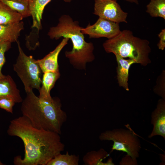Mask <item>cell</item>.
<instances>
[{"label":"cell","instance_id":"cell-1","mask_svg":"<svg viewBox=\"0 0 165 165\" xmlns=\"http://www.w3.org/2000/svg\"><path fill=\"white\" fill-rule=\"evenodd\" d=\"M7 133L20 138L24 145V157L15 156L13 161L15 165H47L64 150L60 134L34 127L23 116L10 121Z\"/></svg>","mask_w":165,"mask_h":165},{"label":"cell","instance_id":"cell-2","mask_svg":"<svg viewBox=\"0 0 165 165\" xmlns=\"http://www.w3.org/2000/svg\"><path fill=\"white\" fill-rule=\"evenodd\" d=\"M26 93L21 102L23 116L34 127L61 134L62 127L67 117L66 112L61 109L60 100L55 98L50 101L41 99L33 90Z\"/></svg>","mask_w":165,"mask_h":165},{"label":"cell","instance_id":"cell-3","mask_svg":"<svg viewBox=\"0 0 165 165\" xmlns=\"http://www.w3.org/2000/svg\"><path fill=\"white\" fill-rule=\"evenodd\" d=\"M82 28L78 21L73 20L68 15H64L59 18L56 26L50 28L48 35L52 39L57 40L61 37L71 39L72 49L71 51L66 52L65 56L72 64L84 66L87 62L92 61L94 57L93 44L85 41L81 32Z\"/></svg>","mask_w":165,"mask_h":165},{"label":"cell","instance_id":"cell-4","mask_svg":"<svg viewBox=\"0 0 165 165\" xmlns=\"http://www.w3.org/2000/svg\"><path fill=\"white\" fill-rule=\"evenodd\" d=\"M149 44L148 40L135 37L131 31L125 30L107 40L103 46L107 53L118 54L123 58L128 57L133 60L136 63L145 66L151 62Z\"/></svg>","mask_w":165,"mask_h":165},{"label":"cell","instance_id":"cell-5","mask_svg":"<svg viewBox=\"0 0 165 165\" xmlns=\"http://www.w3.org/2000/svg\"><path fill=\"white\" fill-rule=\"evenodd\" d=\"M126 126L128 129L121 128L106 130L101 134L99 139L101 141L113 142L111 152L114 150L123 152L132 159H136L139 156L140 141L129 125Z\"/></svg>","mask_w":165,"mask_h":165},{"label":"cell","instance_id":"cell-6","mask_svg":"<svg viewBox=\"0 0 165 165\" xmlns=\"http://www.w3.org/2000/svg\"><path fill=\"white\" fill-rule=\"evenodd\" d=\"M17 42L19 53L16 63L13 65V70L24 84L26 93L34 89L39 90L42 83L41 70L36 60L31 56H27L19 42Z\"/></svg>","mask_w":165,"mask_h":165},{"label":"cell","instance_id":"cell-7","mask_svg":"<svg viewBox=\"0 0 165 165\" xmlns=\"http://www.w3.org/2000/svg\"><path fill=\"white\" fill-rule=\"evenodd\" d=\"M94 14L112 22L127 23L128 13L114 0H95Z\"/></svg>","mask_w":165,"mask_h":165},{"label":"cell","instance_id":"cell-8","mask_svg":"<svg viewBox=\"0 0 165 165\" xmlns=\"http://www.w3.org/2000/svg\"><path fill=\"white\" fill-rule=\"evenodd\" d=\"M81 30L83 34L88 35L90 38L105 37L108 39L116 36L121 31L119 23L100 17L94 24H89Z\"/></svg>","mask_w":165,"mask_h":165},{"label":"cell","instance_id":"cell-9","mask_svg":"<svg viewBox=\"0 0 165 165\" xmlns=\"http://www.w3.org/2000/svg\"><path fill=\"white\" fill-rule=\"evenodd\" d=\"M151 123L153 126L152 130L148 136L151 138L159 135L165 140V101L162 99L159 100L157 107L151 114Z\"/></svg>","mask_w":165,"mask_h":165},{"label":"cell","instance_id":"cell-10","mask_svg":"<svg viewBox=\"0 0 165 165\" xmlns=\"http://www.w3.org/2000/svg\"><path fill=\"white\" fill-rule=\"evenodd\" d=\"M69 40L68 38H64L53 51L42 59L36 60L42 72H59L58 56L62 49L68 44Z\"/></svg>","mask_w":165,"mask_h":165},{"label":"cell","instance_id":"cell-11","mask_svg":"<svg viewBox=\"0 0 165 165\" xmlns=\"http://www.w3.org/2000/svg\"><path fill=\"white\" fill-rule=\"evenodd\" d=\"M24 29L22 21L15 23L0 24V43L17 42L20 32Z\"/></svg>","mask_w":165,"mask_h":165},{"label":"cell","instance_id":"cell-12","mask_svg":"<svg viewBox=\"0 0 165 165\" xmlns=\"http://www.w3.org/2000/svg\"><path fill=\"white\" fill-rule=\"evenodd\" d=\"M70 2L72 0H63ZM51 0H29V8L32 19V27L39 31L42 28L41 20L44 9Z\"/></svg>","mask_w":165,"mask_h":165},{"label":"cell","instance_id":"cell-13","mask_svg":"<svg viewBox=\"0 0 165 165\" xmlns=\"http://www.w3.org/2000/svg\"><path fill=\"white\" fill-rule=\"evenodd\" d=\"M4 97L12 98L16 103H21L23 101L15 82L9 75L0 79V98Z\"/></svg>","mask_w":165,"mask_h":165},{"label":"cell","instance_id":"cell-14","mask_svg":"<svg viewBox=\"0 0 165 165\" xmlns=\"http://www.w3.org/2000/svg\"><path fill=\"white\" fill-rule=\"evenodd\" d=\"M60 76L59 72H49L43 73L42 79V86L38 90L39 93L38 97L40 98L47 101H50L52 99L50 92Z\"/></svg>","mask_w":165,"mask_h":165},{"label":"cell","instance_id":"cell-15","mask_svg":"<svg viewBox=\"0 0 165 165\" xmlns=\"http://www.w3.org/2000/svg\"><path fill=\"white\" fill-rule=\"evenodd\" d=\"M115 55L118 64L117 71L118 83L120 86L128 91L129 70L131 65L136 63L133 59L130 58L125 59L119 55Z\"/></svg>","mask_w":165,"mask_h":165},{"label":"cell","instance_id":"cell-16","mask_svg":"<svg viewBox=\"0 0 165 165\" xmlns=\"http://www.w3.org/2000/svg\"><path fill=\"white\" fill-rule=\"evenodd\" d=\"M109 154L103 148L97 151L87 152L83 156V161L85 165H114L112 159L110 158L105 162L103 160L109 156Z\"/></svg>","mask_w":165,"mask_h":165},{"label":"cell","instance_id":"cell-17","mask_svg":"<svg viewBox=\"0 0 165 165\" xmlns=\"http://www.w3.org/2000/svg\"><path fill=\"white\" fill-rule=\"evenodd\" d=\"M23 18L19 13L0 2V24L15 23Z\"/></svg>","mask_w":165,"mask_h":165},{"label":"cell","instance_id":"cell-18","mask_svg":"<svg viewBox=\"0 0 165 165\" xmlns=\"http://www.w3.org/2000/svg\"><path fill=\"white\" fill-rule=\"evenodd\" d=\"M0 2L19 13L23 18L31 16L29 0H0Z\"/></svg>","mask_w":165,"mask_h":165},{"label":"cell","instance_id":"cell-19","mask_svg":"<svg viewBox=\"0 0 165 165\" xmlns=\"http://www.w3.org/2000/svg\"><path fill=\"white\" fill-rule=\"evenodd\" d=\"M79 156L70 155L68 151L66 153H61L56 156L47 164V165H78Z\"/></svg>","mask_w":165,"mask_h":165},{"label":"cell","instance_id":"cell-20","mask_svg":"<svg viewBox=\"0 0 165 165\" xmlns=\"http://www.w3.org/2000/svg\"><path fill=\"white\" fill-rule=\"evenodd\" d=\"M146 8V12L151 16L165 19V0H150Z\"/></svg>","mask_w":165,"mask_h":165},{"label":"cell","instance_id":"cell-21","mask_svg":"<svg viewBox=\"0 0 165 165\" xmlns=\"http://www.w3.org/2000/svg\"><path fill=\"white\" fill-rule=\"evenodd\" d=\"M11 43L9 42L0 43V79L6 76L2 73V69L6 62L5 53L11 48Z\"/></svg>","mask_w":165,"mask_h":165},{"label":"cell","instance_id":"cell-22","mask_svg":"<svg viewBox=\"0 0 165 165\" xmlns=\"http://www.w3.org/2000/svg\"><path fill=\"white\" fill-rule=\"evenodd\" d=\"M15 103L13 99L9 97L0 98V108L11 113H13V108Z\"/></svg>","mask_w":165,"mask_h":165},{"label":"cell","instance_id":"cell-23","mask_svg":"<svg viewBox=\"0 0 165 165\" xmlns=\"http://www.w3.org/2000/svg\"><path fill=\"white\" fill-rule=\"evenodd\" d=\"M121 165H137V159H134L131 157L127 155L122 158L119 163Z\"/></svg>","mask_w":165,"mask_h":165},{"label":"cell","instance_id":"cell-24","mask_svg":"<svg viewBox=\"0 0 165 165\" xmlns=\"http://www.w3.org/2000/svg\"><path fill=\"white\" fill-rule=\"evenodd\" d=\"M160 40L157 44L159 49L163 50L165 47V29H163L158 34Z\"/></svg>","mask_w":165,"mask_h":165},{"label":"cell","instance_id":"cell-25","mask_svg":"<svg viewBox=\"0 0 165 165\" xmlns=\"http://www.w3.org/2000/svg\"><path fill=\"white\" fill-rule=\"evenodd\" d=\"M116 1H117V0H114ZM127 1L132 2V3H134L136 4H138V0H125Z\"/></svg>","mask_w":165,"mask_h":165},{"label":"cell","instance_id":"cell-26","mask_svg":"<svg viewBox=\"0 0 165 165\" xmlns=\"http://www.w3.org/2000/svg\"><path fill=\"white\" fill-rule=\"evenodd\" d=\"M4 165V164H3L2 163V162L0 160V165Z\"/></svg>","mask_w":165,"mask_h":165}]
</instances>
